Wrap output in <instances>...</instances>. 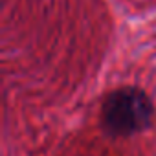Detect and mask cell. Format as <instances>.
<instances>
[{
    "label": "cell",
    "mask_w": 156,
    "mask_h": 156,
    "mask_svg": "<svg viewBox=\"0 0 156 156\" xmlns=\"http://www.w3.org/2000/svg\"><path fill=\"white\" fill-rule=\"evenodd\" d=\"M154 116L147 94L134 87H123L107 96L101 107V125L112 136H130L145 130Z\"/></svg>",
    "instance_id": "obj_1"
}]
</instances>
